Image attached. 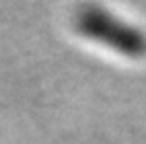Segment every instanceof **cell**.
<instances>
[{
  "mask_svg": "<svg viewBox=\"0 0 146 144\" xmlns=\"http://www.w3.org/2000/svg\"><path fill=\"white\" fill-rule=\"evenodd\" d=\"M80 33L127 56L146 55V35L101 8H86L76 18Z\"/></svg>",
  "mask_w": 146,
  "mask_h": 144,
  "instance_id": "1",
  "label": "cell"
}]
</instances>
